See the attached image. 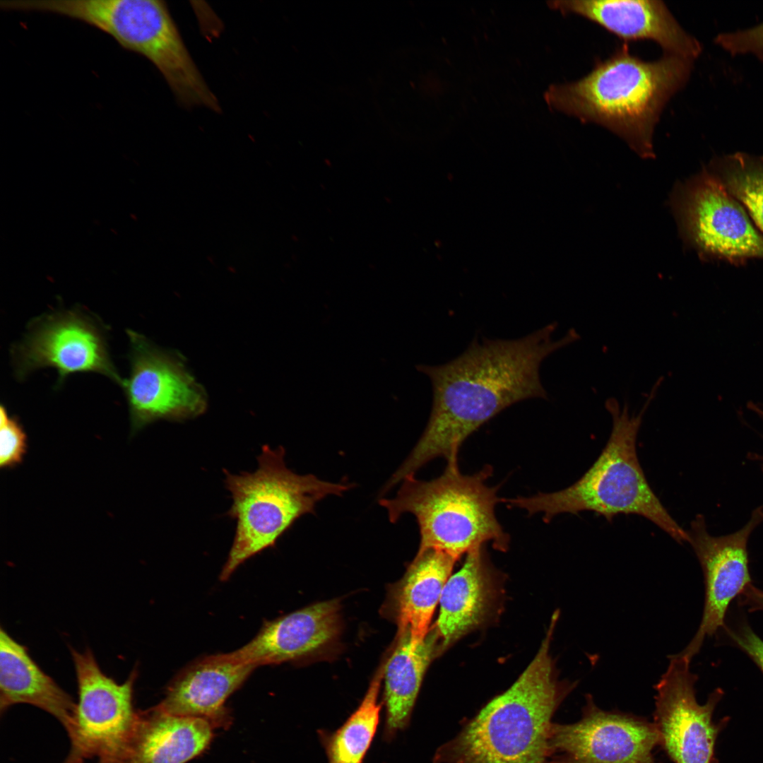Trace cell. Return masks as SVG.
Instances as JSON below:
<instances>
[{
  "instance_id": "cell-1",
  "label": "cell",
  "mask_w": 763,
  "mask_h": 763,
  "mask_svg": "<svg viewBox=\"0 0 763 763\" xmlns=\"http://www.w3.org/2000/svg\"><path fill=\"white\" fill-rule=\"evenodd\" d=\"M557 325L552 322L518 339L475 338L451 361L418 366L432 384L431 415L412 451L387 481V487L415 475L437 458L458 464L463 442L502 410L527 398L548 400L540 379L541 362L580 338L571 329L561 338L552 340Z\"/></svg>"
},
{
  "instance_id": "cell-2",
  "label": "cell",
  "mask_w": 763,
  "mask_h": 763,
  "mask_svg": "<svg viewBox=\"0 0 763 763\" xmlns=\"http://www.w3.org/2000/svg\"><path fill=\"white\" fill-rule=\"evenodd\" d=\"M693 62L664 53L644 61L625 43L581 78L553 86L548 101L583 123L614 133L641 158H653L656 126L668 102L689 81Z\"/></svg>"
},
{
  "instance_id": "cell-3",
  "label": "cell",
  "mask_w": 763,
  "mask_h": 763,
  "mask_svg": "<svg viewBox=\"0 0 763 763\" xmlns=\"http://www.w3.org/2000/svg\"><path fill=\"white\" fill-rule=\"evenodd\" d=\"M558 618L552 617L538 651L516 682L490 700L432 763H548L552 718L578 681L559 680L550 653Z\"/></svg>"
},
{
  "instance_id": "cell-4",
  "label": "cell",
  "mask_w": 763,
  "mask_h": 763,
  "mask_svg": "<svg viewBox=\"0 0 763 763\" xmlns=\"http://www.w3.org/2000/svg\"><path fill=\"white\" fill-rule=\"evenodd\" d=\"M660 384V381L655 384L637 414L629 413L626 403L621 408L614 398L605 402L613 419L610 435L596 461L574 484L557 492L503 502L530 515L543 513L547 523L558 514L586 511L609 521L620 514H636L653 522L678 543L688 542L687 532L670 516L649 485L637 454L643 416Z\"/></svg>"
},
{
  "instance_id": "cell-5",
  "label": "cell",
  "mask_w": 763,
  "mask_h": 763,
  "mask_svg": "<svg viewBox=\"0 0 763 763\" xmlns=\"http://www.w3.org/2000/svg\"><path fill=\"white\" fill-rule=\"evenodd\" d=\"M285 455L283 446L264 445L254 472L233 474L223 470L232 501L227 515L236 521V528L221 581L252 557L274 547L298 519L314 512L319 502L329 495L341 496L353 487L297 474L287 467Z\"/></svg>"
},
{
  "instance_id": "cell-6",
  "label": "cell",
  "mask_w": 763,
  "mask_h": 763,
  "mask_svg": "<svg viewBox=\"0 0 763 763\" xmlns=\"http://www.w3.org/2000/svg\"><path fill=\"white\" fill-rule=\"evenodd\" d=\"M492 472V467L485 466L476 473L463 475L458 464H446L435 479L404 478L395 497L382 498L379 504L392 523L406 513L415 517L420 536L418 550L435 548L457 559L488 542L505 550L509 536L495 512L503 499L497 496V487L486 484Z\"/></svg>"
},
{
  "instance_id": "cell-7",
  "label": "cell",
  "mask_w": 763,
  "mask_h": 763,
  "mask_svg": "<svg viewBox=\"0 0 763 763\" xmlns=\"http://www.w3.org/2000/svg\"><path fill=\"white\" fill-rule=\"evenodd\" d=\"M19 8L64 16L100 30L150 61L171 87L187 84L196 74L197 67L162 1L22 0Z\"/></svg>"
},
{
  "instance_id": "cell-8",
  "label": "cell",
  "mask_w": 763,
  "mask_h": 763,
  "mask_svg": "<svg viewBox=\"0 0 763 763\" xmlns=\"http://www.w3.org/2000/svg\"><path fill=\"white\" fill-rule=\"evenodd\" d=\"M78 700L73 724L67 733L69 753L63 763H124L138 726L140 712L134 706L137 672L118 683L100 669L90 649H70Z\"/></svg>"
},
{
  "instance_id": "cell-9",
  "label": "cell",
  "mask_w": 763,
  "mask_h": 763,
  "mask_svg": "<svg viewBox=\"0 0 763 763\" xmlns=\"http://www.w3.org/2000/svg\"><path fill=\"white\" fill-rule=\"evenodd\" d=\"M672 207L685 243L701 257L734 264L763 259V234L707 167L676 187Z\"/></svg>"
},
{
  "instance_id": "cell-10",
  "label": "cell",
  "mask_w": 763,
  "mask_h": 763,
  "mask_svg": "<svg viewBox=\"0 0 763 763\" xmlns=\"http://www.w3.org/2000/svg\"><path fill=\"white\" fill-rule=\"evenodd\" d=\"M126 332L131 368L122 386L132 430L158 420L183 421L203 413L207 408L205 391L180 357L158 348L135 331Z\"/></svg>"
},
{
  "instance_id": "cell-11",
  "label": "cell",
  "mask_w": 763,
  "mask_h": 763,
  "mask_svg": "<svg viewBox=\"0 0 763 763\" xmlns=\"http://www.w3.org/2000/svg\"><path fill=\"white\" fill-rule=\"evenodd\" d=\"M659 745L653 723L598 708L586 695L581 718L552 723L548 738V763H657Z\"/></svg>"
},
{
  "instance_id": "cell-12",
  "label": "cell",
  "mask_w": 763,
  "mask_h": 763,
  "mask_svg": "<svg viewBox=\"0 0 763 763\" xmlns=\"http://www.w3.org/2000/svg\"><path fill=\"white\" fill-rule=\"evenodd\" d=\"M668 666L655 685L654 725L659 745L674 763H713L718 729L714 709L722 697L717 689L700 704L697 676L691 660L679 653L668 656Z\"/></svg>"
},
{
  "instance_id": "cell-13",
  "label": "cell",
  "mask_w": 763,
  "mask_h": 763,
  "mask_svg": "<svg viewBox=\"0 0 763 763\" xmlns=\"http://www.w3.org/2000/svg\"><path fill=\"white\" fill-rule=\"evenodd\" d=\"M15 352L20 379L37 369L52 367L58 372L59 384L71 374L88 372L105 375L120 386L123 383L102 329L82 312H59L40 318Z\"/></svg>"
},
{
  "instance_id": "cell-14",
  "label": "cell",
  "mask_w": 763,
  "mask_h": 763,
  "mask_svg": "<svg viewBox=\"0 0 763 763\" xmlns=\"http://www.w3.org/2000/svg\"><path fill=\"white\" fill-rule=\"evenodd\" d=\"M763 521L762 507L755 509L748 522L731 534L714 536L699 514L691 522L687 532L702 568L705 582V601L700 625L690 644L679 653L692 661L706 637L724 625L731 601L752 584L748 568L747 542L754 529Z\"/></svg>"
},
{
  "instance_id": "cell-15",
  "label": "cell",
  "mask_w": 763,
  "mask_h": 763,
  "mask_svg": "<svg viewBox=\"0 0 763 763\" xmlns=\"http://www.w3.org/2000/svg\"><path fill=\"white\" fill-rule=\"evenodd\" d=\"M564 13L598 24L624 41L651 40L664 54L694 61L702 45L659 0H571L553 2Z\"/></svg>"
},
{
  "instance_id": "cell-16",
  "label": "cell",
  "mask_w": 763,
  "mask_h": 763,
  "mask_svg": "<svg viewBox=\"0 0 763 763\" xmlns=\"http://www.w3.org/2000/svg\"><path fill=\"white\" fill-rule=\"evenodd\" d=\"M339 612L338 601L331 600L266 621L249 643L222 654L228 660L256 667L302 658L336 638Z\"/></svg>"
},
{
  "instance_id": "cell-17",
  "label": "cell",
  "mask_w": 763,
  "mask_h": 763,
  "mask_svg": "<svg viewBox=\"0 0 763 763\" xmlns=\"http://www.w3.org/2000/svg\"><path fill=\"white\" fill-rule=\"evenodd\" d=\"M257 668L223 654L206 656L184 669L167 688L160 709L178 716L208 721L215 728L230 723L227 699Z\"/></svg>"
},
{
  "instance_id": "cell-18",
  "label": "cell",
  "mask_w": 763,
  "mask_h": 763,
  "mask_svg": "<svg viewBox=\"0 0 763 763\" xmlns=\"http://www.w3.org/2000/svg\"><path fill=\"white\" fill-rule=\"evenodd\" d=\"M18 704L36 706L52 715L67 733L74 721L76 703L46 674L27 649L6 630H0V712Z\"/></svg>"
},
{
  "instance_id": "cell-19",
  "label": "cell",
  "mask_w": 763,
  "mask_h": 763,
  "mask_svg": "<svg viewBox=\"0 0 763 763\" xmlns=\"http://www.w3.org/2000/svg\"><path fill=\"white\" fill-rule=\"evenodd\" d=\"M214 728L206 719L172 714L155 706L140 712L124 763H185L208 747Z\"/></svg>"
},
{
  "instance_id": "cell-20",
  "label": "cell",
  "mask_w": 763,
  "mask_h": 763,
  "mask_svg": "<svg viewBox=\"0 0 763 763\" xmlns=\"http://www.w3.org/2000/svg\"><path fill=\"white\" fill-rule=\"evenodd\" d=\"M435 548L418 550L396 586L393 605L399 631L408 629L415 644L423 641L444 585L458 560Z\"/></svg>"
},
{
  "instance_id": "cell-21",
  "label": "cell",
  "mask_w": 763,
  "mask_h": 763,
  "mask_svg": "<svg viewBox=\"0 0 763 763\" xmlns=\"http://www.w3.org/2000/svg\"><path fill=\"white\" fill-rule=\"evenodd\" d=\"M484 545L471 550L443 588L434 628L444 649L478 625L489 609L492 589Z\"/></svg>"
},
{
  "instance_id": "cell-22",
  "label": "cell",
  "mask_w": 763,
  "mask_h": 763,
  "mask_svg": "<svg viewBox=\"0 0 763 763\" xmlns=\"http://www.w3.org/2000/svg\"><path fill=\"white\" fill-rule=\"evenodd\" d=\"M439 637L430 632L425 639L415 644L409 630L399 631L398 641L384 668L386 718L384 739L391 741L396 733L406 729L425 672L437 650Z\"/></svg>"
},
{
  "instance_id": "cell-23",
  "label": "cell",
  "mask_w": 763,
  "mask_h": 763,
  "mask_svg": "<svg viewBox=\"0 0 763 763\" xmlns=\"http://www.w3.org/2000/svg\"><path fill=\"white\" fill-rule=\"evenodd\" d=\"M384 668L372 679L357 709L333 732L319 730L318 735L328 763H362L380 719L382 704L378 702Z\"/></svg>"
},
{
  "instance_id": "cell-24",
  "label": "cell",
  "mask_w": 763,
  "mask_h": 763,
  "mask_svg": "<svg viewBox=\"0 0 763 763\" xmlns=\"http://www.w3.org/2000/svg\"><path fill=\"white\" fill-rule=\"evenodd\" d=\"M706 167L763 234V155L737 152L713 158Z\"/></svg>"
},
{
  "instance_id": "cell-25",
  "label": "cell",
  "mask_w": 763,
  "mask_h": 763,
  "mask_svg": "<svg viewBox=\"0 0 763 763\" xmlns=\"http://www.w3.org/2000/svg\"><path fill=\"white\" fill-rule=\"evenodd\" d=\"M27 436L18 418L0 407V466L9 468L20 463L27 451Z\"/></svg>"
},
{
  "instance_id": "cell-26",
  "label": "cell",
  "mask_w": 763,
  "mask_h": 763,
  "mask_svg": "<svg viewBox=\"0 0 763 763\" xmlns=\"http://www.w3.org/2000/svg\"><path fill=\"white\" fill-rule=\"evenodd\" d=\"M714 42L731 55L752 54L763 61V22L749 28L719 33Z\"/></svg>"
},
{
  "instance_id": "cell-27",
  "label": "cell",
  "mask_w": 763,
  "mask_h": 763,
  "mask_svg": "<svg viewBox=\"0 0 763 763\" xmlns=\"http://www.w3.org/2000/svg\"><path fill=\"white\" fill-rule=\"evenodd\" d=\"M730 635L735 644L745 651L763 673V640L747 625H742Z\"/></svg>"
},
{
  "instance_id": "cell-28",
  "label": "cell",
  "mask_w": 763,
  "mask_h": 763,
  "mask_svg": "<svg viewBox=\"0 0 763 763\" xmlns=\"http://www.w3.org/2000/svg\"><path fill=\"white\" fill-rule=\"evenodd\" d=\"M741 603L747 605L750 610L763 612V591L756 588L752 584L739 596Z\"/></svg>"
},
{
  "instance_id": "cell-29",
  "label": "cell",
  "mask_w": 763,
  "mask_h": 763,
  "mask_svg": "<svg viewBox=\"0 0 763 763\" xmlns=\"http://www.w3.org/2000/svg\"><path fill=\"white\" fill-rule=\"evenodd\" d=\"M759 465H760L762 469L763 470V456L762 455H760L759 456Z\"/></svg>"
}]
</instances>
